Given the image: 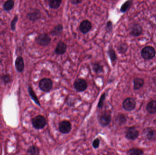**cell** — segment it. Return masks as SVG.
Returning <instances> with one entry per match:
<instances>
[{
    "instance_id": "32",
    "label": "cell",
    "mask_w": 156,
    "mask_h": 155,
    "mask_svg": "<svg viewBox=\"0 0 156 155\" xmlns=\"http://www.w3.org/2000/svg\"><path fill=\"white\" fill-rule=\"evenodd\" d=\"M100 141L99 138H96L94 140L92 143V146L94 149H97L100 146Z\"/></svg>"
},
{
    "instance_id": "12",
    "label": "cell",
    "mask_w": 156,
    "mask_h": 155,
    "mask_svg": "<svg viewBox=\"0 0 156 155\" xmlns=\"http://www.w3.org/2000/svg\"><path fill=\"white\" fill-rule=\"evenodd\" d=\"M16 69L19 72H22L24 69V62L22 56H17L15 62Z\"/></svg>"
},
{
    "instance_id": "10",
    "label": "cell",
    "mask_w": 156,
    "mask_h": 155,
    "mask_svg": "<svg viewBox=\"0 0 156 155\" xmlns=\"http://www.w3.org/2000/svg\"><path fill=\"white\" fill-rule=\"evenodd\" d=\"M41 12L38 9H33V11L30 12L28 13L27 14V18L28 20L32 22H35L37 20H39L41 18Z\"/></svg>"
},
{
    "instance_id": "20",
    "label": "cell",
    "mask_w": 156,
    "mask_h": 155,
    "mask_svg": "<svg viewBox=\"0 0 156 155\" xmlns=\"http://www.w3.org/2000/svg\"><path fill=\"white\" fill-rule=\"evenodd\" d=\"M147 110L148 113L151 114L156 113V101H153L150 102L147 106Z\"/></svg>"
},
{
    "instance_id": "22",
    "label": "cell",
    "mask_w": 156,
    "mask_h": 155,
    "mask_svg": "<svg viewBox=\"0 0 156 155\" xmlns=\"http://www.w3.org/2000/svg\"><path fill=\"white\" fill-rule=\"evenodd\" d=\"M92 68L93 71L96 74L101 73L103 72V66L100 63L95 62L93 63Z\"/></svg>"
},
{
    "instance_id": "2",
    "label": "cell",
    "mask_w": 156,
    "mask_h": 155,
    "mask_svg": "<svg viewBox=\"0 0 156 155\" xmlns=\"http://www.w3.org/2000/svg\"><path fill=\"white\" fill-rule=\"evenodd\" d=\"M112 121V115L109 111H105L98 116V121L101 126L106 127L108 126Z\"/></svg>"
},
{
    "instance_id": "9",
    "label": "cell",
    "mask_w": 156,
    "mask_h": 155,
    "mask_svg": "<svg viewBox=\"0 0 156 155\" xmlns=\"http://www.w3.org/2000/svg\"><path fill=\"white\" fill-rule=\"evenodd\" d=\"M92 23L88 20H84L80 24V30L83 34L87 33L91 29Z\"/></svg>"
},
{
    "instance_id": "29",
    "label": "cell",
    "mask_w": 156,
    "mask_h": 155,
    "mask_svg": "<svg viewBox=\"0 0 156 155\" xmlns=\"http://www.w3.org/2000/svg\"><path fill=\"white\" fill-rule=\"evenodd\" d=\"M105 97H106V93H103L101 96V97H100L99 102H98V105H97V107L99 109H101L103 107L104 103V101L105 100Z\"/></svg>"
},
{
    "instance_id": "28",
    "label": "cell",
    "mask_w": 156,
    "mask_h": 155,
    "mask_svg": "<svg viewBox=\"0 0 156 155\" xmlns=\"http://www.w3.org/2000/svg\"><path fill=\"white\" fill-rule=\"evenodd\" d=\"M115 122L119 124H123L126 122V117L124 114L118 115L115 119Z\"/></svg>"
},
{
    "instance_id": "13",
    "label": "cell",
    "mask_w": 156,
    "mask_h": 155,
    "mask_svg": "<svg viewBox=\"0 0 156 155\" xmlns=\"http://www.w3.org/2000/svg\"><path fill=\"white\" fill-rule=\"evenodd\" d=\"M67 45L62 42H58L55 49V53L58 55L64 54L66 52Z\"/></svg>"
},
{
    "instance_id": "24",
    "label": "cell",
    "mask_w": 156,
    "mask_h": 155,
    "mask_svg": "<svg viewBox=\"0 0 156 155\" xmlns=\"http://www.w3.org/2000/svg\"><path fill=\"white\" fill-rule=\"evenodd\" d=\"M127 49L128 46L126 43H124L120 44L117 47V51L121 54L125 53L127 51Z\"/></svg>"
},
{
    "instance_id": "18",
    "label": "cell",
    "mask_w": 156,
    "mask_h": 155,
    "mask_svg": "<svg viewBox=\"0 0 156 155\" xmlns=\"http://www.w3.org/2000/svg\"><path fill=\"white\" fill-rule=\"evenodd\" d=\"M27 154L28 155H39L40 150L39 148L36 146H31L27 149Z\"/></svg>"
},
{
    "instance_id": "30",
    "label": "cell",
    "mask_w": 156,
    "mask_h": 155,
    "mask_svg": "<svg viewBox=\"0 0 156 155\" xmlns=\"http://www.w3.org/2000/svg\"><path fill=\"white\" fill-rule=\"evenodd\" d=\"M18 19V15H16L14 17L13 19L12 20V22H11V29L12 31H15L16 26V23L17 22V21Z\"/></svg>"
},
{
    "instance_id": "6",
    "label": "cell",
    "mask_w": 156,
    "mask_h": 155,
    "mask_svg": "<svg viewBox=\"0 0 156 155\" xmlns=\"http://www.w3.org/2000/svg\"><path fill=\"white\" fill-rule=\"evenodd\" d=\"M74 88L78 92H83L85 91L88 87L87 82L84 79L79 78L74 82Z\"/></svg>"
},
{
    "instance_id": "26",
    "label": "cell",
    "mask_w": 156,
    "mask_h": 155,
    "mask_svg": "<svg viewBox=\"0 0 156 155\" xmlns=\"http://www.w3.org/2000/svg\"><path fill=\"white\" fill-rule=\"evenodd\" d=\"M129 155H144V152L142 150L137 148H133L128 152Z\"/></svg>"
},
{
    "instance_id": "15",
    "label": "cell",
    "mask_w": 156,
    "mask_h": 155,
    "mask_svg": "<svg viewBox=\"0 0 156 155\" xmlns=\"http://www.w3.org/2000/svg\"><path fill=\"white\" fill-rule=\"evenodd\" d=\"M64 30V27L62 25L58 24L56 25L51 31L50 34L53 36H57L61 34Z\"/></svg>"
},
{
    "instance_id": "17",
    "label": "cell",
    "mask_w": 156,
    "mask_h": 155,
    "mask_svg": "<svg viewBox=\"0 0 156 155\" xmlns=\"http://www.w3.org/2000/svg\"><path fill=\"white\" fill-rule=\"evenodd\" d=\"M134 89L137 90L143 87L144 84V81L143 78L140 77H136L133 80Z\"/></svg>"
},
{
    "instance_id": "25",
    "label": "cell",
    "mask_w": 156,
    "mask_h": 155,
    "mask_svg": "<svg viewBox=\"0 0 156 155\" xmlns=\"http://www.w3.org/2000/svg\"><path fill=\"white\" fill-rule=\"evenodd\" d=\"M132 1H126V2H125L122 5L121 9H120V11L122 13L125 12H126V11L130 8V6H131V5H132Z\"/></svg>"
},
{
    "instance_id": "21",
    "label": "cell",
    "mask_w": 156,
    "mask_h": 155,
    "mask_svg": "<svg viewBox=\"0 0 156 155\" xmlns=\"http://www.w3.org/2000/svg\"><path fill=\"white\" fill-rule=\"evenodd\" d=\"M62 2L61 0H50L48 1V5L51 9H57L60 7Z\"/></svg>"
},
{
    "instance_id": "5",
    "label": "cell",
    "mask_w": 156,
    "mask_h": 155,
    "mask_svg": "<svg viewBox=\"0 0 156 155\" xmlns=\"http://www.w3.org/2000/svg\"><path fill=\"white\" fill-rule=\"evenodd\" d=\"M35 41L39 45L46 46L50 44L51 38L48 34L44 33L38 35L36 38Z\"/></svg>"
},
{
    "instance_id": "31",
    "label": "cell",
    "mask_w": 156,
    "mask_h": 155,
    "mask_svg": "<svg viewBox=\"0 0 156 155\" xmlns=\"http://www.w3.org/2000/svg\"><path fill=\"white\" fill-rule=\"evenodd\" d=\"M105 29H106V32L108 33H110L112 32L113 29V23L112 21H109L107 22Z\"/></svg>"
},
{
    "instance_id": "34",
    "label": "cell",
    "mask_w": 156,
    "mask_h": 155,
    "mask_svg": "<svg viewBox=\"0 0 156 155\" xmlns=\"http://www.w3.org/2000/svg\"><path fill=\"white\" fill-rule=\"evenodd\" d=\"M70 2H71L72 4L76 5L79 4L81 3L82 1L81 0H71Z\"/></svg>"
},
{
    "instance_id": "8",
    "label": "cell",
    "mask_w": 156,
    "mask_h": 155,
    "mask_svg": "<svg viewBox=\"0 0 156 155\" xmlns=\"http://www.w3.org/2000/svg\"><path fill=\"white\" fill-rule=\"evenodd\" d=\"M123 107L126 111H131L135 108L136 102L131 97L126 98L123 102Z\"/></svg>"
},
{
    "instance_id": "19",
    "label": "cell",
    "mask_w": 156,
    "mask_h": 155,
    "mask_svg": "<svg viewBox=\"0 0 156 155\" xmlns=\"http://www.w3.org/2000/svg\"><path fill=\"white\" fill-rule=\"evenodd\" d=\"M108 56L110 57V60L112 62V64L113 65H114L115 63L116 62V60H117V56H116V53H115V51L112 49V48H109L107 52Z\"/></svg>"
},
{
    "instance_id": "16",
    "label": "cell",
    "mask_w": 156,
    "mask_h": 155,
    "mask_svg": "<svg viewBox=\"0 0 156 155\" xmlns=\"http://www.w3.org/2000/svg\"><path fill=\"white\" fill-rule=\"evenodd\" d=\"M28 91L29 95H30V97H31L32 100L34 101V102L37 105H38V106H41V104H40V102H39L38 97L37 96L35 93L34 91V90H33V88H32L31 86H28Z\"/></svg>"
},
{
    "instance_id": "3",
    "label": "cell",
    "mask_w": 156,
    "mask_h": 155,
    "mask_svg": "<svg viewBox=\"0 0 156 155\" xmlns=\"http://www.w3.org/2000/svg\"><path fill=\"white\" fill-rule=\"evenodd\" d=\"M39 87L43 92L49 93L53 88V82L49 78H43L39 82Z\"/></svg>"
},
{
    "instance_id": "33",
    "label": "cell",
    "mask_w": 156,
    "mask_h": 155,
    "mask_svg": "<svg viewBox=\"0 0 156 155\" xmlns=\"http://www.w3.org/2000/svg\"><path fill=\"white\" fill-rule=\"evenodd\" d=\"M156 135V132L154 131H151L148 132L147 135V137L148 139H153L154 137H155Z\"/></svg>"
},
{
    "instance_id": "7",
    "label": "cell",
    "mask_w": 156,
    "mask_h": 155,
    "mask_svg": "<svg viewBox=\"0 0 156 155\" xmlns=\"http://www.w3.org/2000/svg\"><path fill=\"white\" fill-rule=\"evenodd\" d=\"M58 129L61 133H69L72 129V125L69 121L65 120L59 123Z\"/></svg>"
},
{
    "instance_id": "23",
    "label": "cell",
    "mask_w": 156,
    "mask_h": 155,
    "mask_svg": "<svg viewBox=\"0 0 156 155\" xmlns=\"http://www.w3.org/2000/svg\"><path fill=\"white\" fill-rule=\"evenodd\" d=\"M14 5V2L12 0H9L4 3L3 7L5 11L9 12L13 8Z\"/></svg>"
},
{
    "instance_id": "27",
    "label": "cell",
    "mask_w": 156,
    "mask_h": 155,
    "mask_svg": "<svg viewBox=\"0 0 156 155\" xmlns=\"http://www.w3.org/2000/svg\"><path fill=\"white\" fill-rule=\"evenodd\" d=\"M1 79L5 84L9 83L12 81V76L8 74L2 75L1 76Z\"/></svg>"
},
{
    "instance_id": "4",
    "label": "cell",
    "mask_w": 156,
    "mask_h": 155,
    "mask_svg": "<svg viewBox=\"0 0 156 155\" xmlns=\"http://www.w3.org/2000/svg\"><path fill=\"white\" fill-rule=\"evenodd\" d=\"M141 55L144 59L146 60H150L153 59L155 56V50L153 46H146L142 49Z\"/></svg>"
},
{
    "instance_id": "1",
    "label": "cell",
    "mask_w": 156,
    "mask_h": 155,
    "mask_svg": "<svg viewBox=\"0 0 156 155\" xmlns=\"http://www.w3.org/2000/svg\"><path fill=\"white\" fill-rule=\"evenodd\" d=\"M33 127L37 130L43 129L47 124V121L44 116L37 115L32 119Z\"/></svg>"
},
{
    "instance_id": "14",
    "label": "cell",
    "mask_w": 156,
    "mask_h": 155,
    "mask_svg": "<svg viewBox=\"0 0 156 155\" xmlns=\"http://www.w3.org/2000/svg\"><path fill=\"white\" fill-rule=\"evenodd\" d=\"M143 32V28L141 25L135 24L131 28L130 35L133 36H138L141 35Z\"/></svg>"
},
{
    "instance_id": "11",
    "label": "cell",
    "mask_w": 156,
    "mask_h": 155,
    "mask_svg": "<svg viewBox=\"0 0 156 155\" xmlns=\"http://www.w3.org/2000/svg\"><path fill=\"white\" fill-rule=\"evenodd\" d=\"M138 136V132L134 127H129L126 133V136L129 140H135Z\"/></svg>"
}]
</instances>
